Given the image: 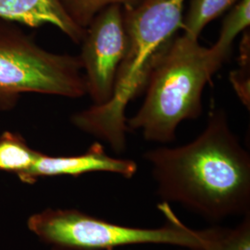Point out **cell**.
Instances as JSON below:
<instances>
[{"label": "cell", "instance_id": "9c48e42d", "mask_svg": "<svg viewBox=\"0 0 250 250\" xmlns=\"http://www.w3.org/2000/svg\"><path fill=\"white\" fill-rule=\"evenodd\" d=\"M250 25V0H239L233 5L223 21L220 35L210 46L216 62L223 67L231 54L235 38Z\"/></svg>", "mask_w": 250, "mask_h": 250}, {"label": "cell", "instance_id": "7c38bea8", "mask_svg": "<svg viewBox=\"0 0 250 250\" xmlns=\"http://www.w3.org/2000/svg\"><path fill=\"white\" fill-rule=\"evenodd\" d=\"M72 21L84 29L100 11L112 5L133 8L144 0H59Z\"/></svg>", "mask_w": 250, "mask_h": 250}, {"label": "cell", "instance_id": "5bb4252c", "mask_svg": "<svg viewBox=\"0 0 250 250\" xmlns=\"http://www.w3.org/2000/svg\"><path fill=\"white\" fill-rule=\"evenodd\" d=\"M240 45L238 69L230 73V81L242 103L250 107V35L244 32Z\"/></svg>", "mask_w": 250, "mask_h": 250}, {"label": "cell", "instance_id": "8992f818", "mask_svg": "<svg viewBox=\"0 0 250 250\" xmlns=\"http://www.w3.org/2000/svg\"><path fill=\"white\" fill-rule=\"evenodd\" d=\"M80 58L87 95L94 106L111 99L117 73L125 56L126 35L124 8L109 6L92 20L81 42Z\"/></svg>", "mask_w": 250, "mask_h": 250}, {"label": "cell", "instance_id": "7a4b0ae2", "mask_svg": "<svg viewBox=\"0 0 250 250\" xmlns=\"http://www.w3.org/2000/svg\"><path fill=\"white\" fill-rule=\"evenodd\" d=\"M186 1L144 0L133 8L123 7L126 47L113 96L105 105L73 114L72 125L105 141L116 153L125 151L129 132L126 107L144 91L153 67L182 29Z\"/></svg>", "mask_w": 250, "mask_h": 250}, {"label": "cell", "instance_id": "4fadbf2b", "mask_svg": "<svg viewBox=\"0 0 250 250\" xmlns=\"http://www.w3.org/2000/svg\"><path fill=\"white\" fill-rule=\"evenodd\" d=\"M188 250H250V212L234 228L212 227L210 241Z\"/></svg>", "mask_w": 250, "mask_h": 250}, {"label": "cell", "instance_id": "52a82bcc", "mask_svg": "<svg viewBox=\"0 0 250 250\" xmlns=\"http://www.w3.org/2000/svg\"><path fill=\"white\" fill-rule=\"evenodd\" d=\"M137 163L132 160L118 159L107 155L103 146L95 142L87 151L75 156H48L38 151L32 166L18 178L24 184L33 185L42 177H78L90 172L116 173L132 178L137 171Z\"/></svg>", "mask_w": 250, "mask_h": 250}, {"label": "cell", "instance_id": "3957f363", "mask_svg": "<svg viewBox=\"0 0 250 250\" xmlns=\"http://www.w3.org/2000/svg\"><path fill=\"white\" fill-rule=\"evenodd\" d=\"M221 68L209 47L198 39L176 35L152 69L143 104L126 119L128 130L140 131L151 142L174 141L181 123L202 114L206 84Z\"/></svg>", "mask_w": 250, "mask_h": 250}, {"label": "cell", "instance_id": "277c9868", "mask_svg": "<svg viewBox=\"0 0 250 250\" xmlns=\"http://www.w3.org/2000/svg\"><path fill=\"white\" fill-rule=\"evenodd\" d=\"M166 218L160 228L147 229L112 224L75 208H45L30 215L27 229L51 250H114L117 248L164 244L188 250L206 246L211 228H188L172 212L168 202L159 205Z\"/></svg>", "mask_w": 250, "mask_h": 250}, {"label": "cell", "instance_id": "6da1fadb", "mask_svg": "<svg viewBox=\"0 0 250 250\" xmlns=\"http://www.w3.org/2000/svg\"><path fill=\"white\" fill-rule=\"evenodd\" d=\"M144 158L165 202H177L212 221L250 213V154L224 108H212L204 131L192 142L152 149Z\"/></svg>", "mask_w": 250, "mask_h": 250}, {"label": "cell", "instance_id": "8fae6325", "mask_svg": "<svg viewBox=\"0 0 250 250\" xmlns=\"http://www.w3.org/2000/svg\"><path fill=\"white\" fill-rule=\"evenodd\" d=\"M37 153L21 134L7 131L0 135V170L18 176L32 166Z\"/></svg>", "mask_w": 250, "mask_h": 250}, {"label": "cell", "instance_id": "ba28073f", "mask_svg": "<svg viewBox=\"0 0 250 250\" xmlns=\"http://www.w3.org/2000/svg\"><path fill=\"white\" fill-rule=\"evenodd\" d=\"M0 18L31 28L51 24L77 45L85 31L72 21L59 0H0Z\"/></svg>", "mask_w": 250, "mask_h": 250}, {"label": "cell", "instance_id": "30bf717a", "mask_svg": "<svg viewBox=\"0 0 250 250\" xmlns=\"http://www.w3.org/2000/svg\"><path fill=\"white\" fill-rule=\"evenodd\" d=\"M239 0H190L189 7L183 17L182 34L198 39L209 22L222 16Z\"/></svg>", "mask_w": 250, "mask_h": 250}, {"label": "cell", "instance_id": "5b68a950", "mask_svg": "<svg viewBox=\"0 0 250 250\" xmlns=\"http://www.w3.org/2000/svg\"><path fill=\"white\" fill-rule=\"evenodd\" d=\"M24 93L68 99L86 96L80 58L49 52L21 24L0 18V109L13 108Z\"/></svg>", "mask_w": 250, "mask_h": 250}]
</instances>
